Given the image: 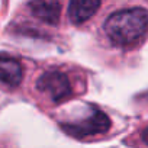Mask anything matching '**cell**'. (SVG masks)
Masks as SVG:
<instances>
[{"label": "cell", "mask_w": 148, "mask_h": 148, "mask_svg": "<svg viewBox=\"0 0 148 148\" xmlns=\"http://www.w3.org/2000/svg\"><path fill=\"white\" fill-rule=\"evenodd\" d=\"M61 128L67 135L73 138L84 139L89 136L106 134L110 129V119L100 109L92 108L90 113L86 115L84 118L74 122H62Z\"/></svg>", "instance_id": "obj_2"}, {"label": "cell", "mask_w": 148, "mask_h": 148, "mask_svg": "<svg viewBox=\"0 0 148 148\" xmlns=\"http://www.w3.org/2000/svg\"><path fill=\"white\" fill-rule=\"evenodd\" d=\"M36 89L49 95L54 102H62L71 95V83L68 77L57 70L45 71L36 82Z\"/></svg>", "instance_id": "obj_3"}, {"label": "cell", "mask_w": 148, "mask_h": 148, "mask_svg": "<svg viewBox=\"0 0 148 148\" xmlns=\"http://www.w3.org/2000/svg\"><path fill=\"white\" fill-rule=\"evenodd\" d=\"M100 8V0H70L68 16L73 23L82 25L89 21Z\"/></svg>", "instance_id": "obj_6"}, {"label": "cell", "mask_w": 148, "mask_h": 148, "mask_svg": "<svg viewBox=\"0 0 148 148\" xmlns=\"http://www.w3.org/2000/svg\"><path fill=\"white\" fill-rule=\"evenodd\" d=\"M23 77L21 62L5 52H0V82L9 87H18Z\"/></svg>", "instance_id": "obj_4"}, {"label": "cell", "mask_w": 148, "mask_h": 148, "mask_svg": "<svg viewBox=\"0 0 148 148\" xmlns=\"http://www.w3.org/2000/svg\"><path fill=\"white\" fill-rule=\"evenodd\" d=\"M32 15L48 25H57L61 15L60 0H31Z\"/></svg>", "instance_id": "obj_5"}, {"label": "cell", "mask_w": 148, "mask_h": 148, "mask_svg": "<svg viewBox=\"0 0 148 148\" xmlns=\"http://www.w3.org/2000/svg\"><path fill=\"white\" fill-rule=\"evenodd\" d=\"M147 25V10L142 8H132L110 15L105 22V32L115 45L132 47L144 39Z\"/></svg>", "instance_id": "obj_1"}]
</instances>
